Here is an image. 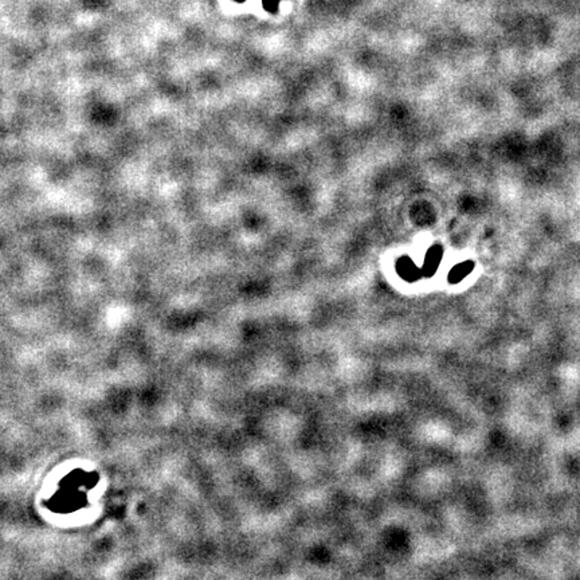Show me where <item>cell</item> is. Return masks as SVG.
Here are the masks:
<instances>
[{
    "label": "cell",
    "instance_id": "obj_1",
    "mask_svg": "<svg viewBox=\"0 0 580 580\" xmlns=\"http://www.w3.org/2000/svg\"><path fill=\"white\" fill-rule=\"evenodd\" d=\"M396 270L400 274V277L407 281H417L422 276V269H419L418 266L414 263V261L407 256L397 259Z\"/></svg>",
    "mask_w": 580,
    "mask_h": 580
},
{
    "label": "cell",
    "instance_id": "obj_2",
    "mask_svg": "<svg viewBox=\"0 0 580 580\" xmlns=\"http://www.w3.org/2000/svg\"><path fill=\"white\" fill-rule=\"evenodd\" d=\"M442 256H443V250L442 246L440 245H434L433 247L429 249V252L426 253V258L423 262V268H422V274L430 277L436 273L437 268L441 263Z\"/></svg>",
    "mask_w": 580,
    "mask_h": 580
},
{
    "label": "cell",
    "instance_id": "obj_3",
    "mask_svg": "<svg viewBox=\"0 0 580 580\" xmlns=\"http://www.w3.org/2000/svg\"><path fill=\"white\" fill-rule=\"evenodd\" d=\"M473 268H474V263L470 262V261H466V262H462V263L454 266L451 269L450 274H449V281L453 282V283H457V282L462 281L473 270Z\"/></svg>",
    "mask_w": 580,
    "mask_h": 580
},
{
    "label": "cell",
    "instance_id": "obj_4",
    "mask_svg": "<svg viewBox=\"0 0 580 580\" xmlns=\"http://www.w3.org/2000/svg\"><path fill=\"white\" fill-rule=\"evenodd\" d=\"M238 1H243V0H238Z\"/></svg>",
    "mask_w": 580,
    "mask_h": 580
}]
</instances>
